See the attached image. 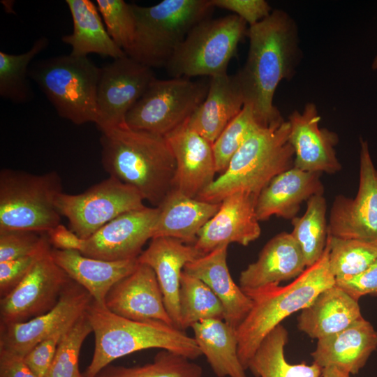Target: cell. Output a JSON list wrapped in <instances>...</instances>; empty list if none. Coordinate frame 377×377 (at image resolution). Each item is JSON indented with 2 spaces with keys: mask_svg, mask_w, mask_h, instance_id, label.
<instances>
[{
  "mask_svg": "<svg viewBox=\"0 0 377 377\" xmlns=\"http://www.w3.org/2000/svg\"><path fill=\"white\" fill-rule=\"evenodd\" d=\"M249 51L244 66L236 73L245 105H249L262 127L284 121L274 105L279 83L293 75L301 59L298 29L286 12L274 9L247 31Z\"/></svg>",
  "mask_w": 377,
  "mask_h": 377,
  "instance_id": "1",
  "label": "cell"
},
{
  "mask_svg": "<svg viewBox=\"0 0 377 377\" xmlns=\"http://www.w3.org/2000/svg\"><path fill=\"white\" fill-rule=\"evenodd\" d=\"M101 163L110 177L158 207L172 188L176 163L165 138L126 125L101 133Z\"/></svg>",
  "mask_w": 377,
  "mask_h": 377,
  "instance_id": "2",
  "label": "cell"
},
{
  "mask_svg": "<svg viewBox=\"0 0 377 377\" xmlns=\"http://www.w3.org/2000/svg\"><path fill=\"white\" fill-rule=\"evenodd\" d=\"M86 314L95 336V348L84 377H96L112 361L149 348L170 350L192 360L202 355L194 338L173 325L130 320L94 300Z\"/></svg>",
  "mask_w": 377,
  "mask_h": 377,
  "instance_id": "3",
  "label": "cell"
},
{
  "mask_svg": "<svg viewBox=\"0 0 377 377\" xmlns=\"http://www.w3.org/2000/svg\"><path fill=\"white\" fill-rule=\"evenodd\" d=\"M329 239L320 259L289 284L243 290L252 300L247 316L237 328L238 356L247 364L264 338L281 322L306 307L323 290L335 283L328 262Z\"/></svg>",
  "mask_w": 377,
  "mask_h": 377,
  "instance_id": "4",
  "label": "cell"
},
{
  "mask_svg": "<svg viewBox=\"0 0 377 377\" xmlns=\"http://www.w3.org/2000/svg\"><path fill=\"white\" fill-rule=\"evenodd\" d=\"M288 121L261 127L251 134L231 158L227 169L198 198L220 203L237 191L258 196L276 175L294 165V151L288 141Z\"/></svg>",
  "mask_w": 377,
  "mask_h": 377,
  "instance_id": "5",
  "label": "cell"
},
{
  "mask_svg": "<svg viewBox=\"0 0 377 377\" xmlns=\"http://www.w3.org/2000/svg\"><path fill=\"white\" fill-rule=\"evenodd\" d=\"M132 8L135 31L126 55L151 68H165L191 30L214 9L211 0H163Z\"/></svg>",
  "mask_w": 377,
  "mask_h": 377,
  "instance_id": "6",
  "label": "cell"
},
{
  "mask_svg": "<svg viewBox=\"0 0 377 377\" xmlns=\"http://www.w3.org/2000/svg\"><path fill=\"white\" fill-rule=\"evenodd\" d=\"M101 74L87 57L61 55L38 61L29 77L38 85L57 114L75 124L98 120L97 90Z\"/></svg>",
  "mask_w": 377,
  "mask_h": 377,
  "instance_id": "7",
  "label": "cell"
},
{
  "mask_svg": "<svg viewBox=\"0 0 377 377\" xmlns=\"http://www.w3.org/2000/svg\"><path fill=\"white\" fill-rule=\"evenodd\" d=\"M62 192L56 171L35 175L2 169L0 172V230H25L47 233L61 223L55 199Z\"/></svg>",
  "mask_w": 377,
  "mask_h": 377,
  "instance_id": "8",
  "label": "cell"
},
{
  "mask_svg": "<svg viewBox=\"0 0 377 377\" xmlns=\"http://www.w3.org/2000/svg\"><path fill=\"white\" fill-rule=\"evenodd\" d=\"M247 24L231 14L207 18L188 34L165 67L172 77H209L228 73L239 43L247 36Z\"/></svg>",
  "mask_w": 377,
  "mask_h": 377,
  "instance_id": "9",
  "label": "cell"
},
{
  "mask_svg": "<svg viewBox=\"0 0 377 377\" xmlns=\"http://www.w3.org/2000/svg\"><path fill=\"white\" fill-rule=\"evenodd\" d=\"M208 89L209 82L186 77L155 78L127 113L125 124L165 136L190 119Z\"/></svg>",
  "mask_w": 377,
  "mask_h": 377,
  "instance_id": "10",
  "label": "cell"
},
{
  "mask_svg": "<svg viewBox=\"0 0 377 377\" xmlns=\"http://www.w3.org/2000/svg\"><path fill=\"white\" fill-rule=\"evenodd\" d=\"M143 201L134 188L109 177L79 194L60 193L55 206L69 228L86 239L118 216L145 207Z\"/></svg>",
  "mask_w": 377,
  "mask_h": 377,
  "instance_id": "11",
  "label": "cell"
},
{
  "mask_svg": "<svg viewBox=\"0 0 377 377\" xmlns=\"http://www.w3.org/2000/svg\"><path fill=\"white\" fill-rule=\"evenodd\" d=\"M328 233L377 245V170L369 144L360 138V183L357 195H337L330 212Z\"/></svg>",
  "mask_w": 377,
  "mask_h": 377,
  "instance_id": "12",
  "label": "cell"
},
{
  "mask_svg": "<svg viewBox=\"0 0 377 377\" xmlns=\"http://www.w3.org/2000/svg\"><path fill=\"white\" fill-rule=\"evenodd\" d=\"M155 78L152 68L127 55L101 68L96 124L101 133L126 126L127 113Z\"/></svg>",
  "mask_w": 377,
  "mask_h": 377,
  "instance_id": "13",
  "label": "cell"
},
{
  "mask_svg": "<svg viewBox=\"0 0 377 377\" xmlns=\"http://www.w3.org/2000/svg\"><path fill=\"white\" fill-rule=\"evenodd\" d=\"M52 249L23 280L1 298L0 325L22 323L50 311L72 279L56 263Z\"/></svg>",
  "mask_w": 377,
  "mask_h": 377,
  "instance_id": "14",
  "label": "cell"
},
{
  "mask_svg": "<svg viewBox=\"0 0 377 377\" xmlns=\"http://www.w3.org/2000/svg\"><path fill=\"white\" fill-rule=\"evenodd\" d=\"M93 300L73 280L48 312L22 323L0 325V348L24 357L38 343L76 321Z\"/></svg>",
  "mask_w": 377,
  "mask_h": 377,
  "instance_id": "15",
  "label": "cell"
},
{
  "mask_svg": "<svg viewBox=\"0 0 377 377\" xmlns=\"http://www.w3.org/2000/svg\"><path fill=\"white\" fill-rule=\"evenodd\" d=\"M158 216L157 207L125 212L84 239L80 253L109 261L138 258L149 239H152Z\"/></svg>",
  "mask_w": 377,
  "mask_h": 377,
  "instance_id": "16",
  "label": "cell"
},
{
  "mask_svg": "<svg viewBox=\"0 0 377 377\" xmlns=\"http://www.w3.org/2000/svg\"><path fill=\"white\" fill-rule=\"evenodd\" d=\"M257 197L247 191H237L223 199L214 216L198 233L194 246L202 254L237 243L247 246L261 233L256 212Z\"/></svg>",
  "mask_w": 377,
  "mask_h": 377,
  "instance_id": "17",
  "label": "cell"
},
{
  "mask_svg": "<svg viewBox=\"0 0 377 377\" xmlns=\"http://www.w3.org/2000/svg\"><path fill=\"white\" fill-rule=\"evenodd\" d=\"M288 141L294 151L293 167L311 172L335 173L341 168L335 146V132L320 128V117L316 105L307 103L302 112L293 111L288 116Z\"/></svg>",
  "mask_w": 377,
  "mask_h": 377,
  "instance_id": "18",
  "label": "cell"
},
{
  "mask_svg": "<svg viewBox=\"0 0 377 377\" xmlns=\"http://www.w3.org/2000/svg\"><path fill=\"white\" fill-rule=\"evenodd\" d=\"M164 137L176 163L172 189L198 198L215 180L212 144L190 127L188 121Z\"/></svg>",
  "mask_w": 377,
  "mask_h": 377,
  "instance_id": "19",
  "label": "cell"
},
{
  "mask_svg": "<svg viewBox=\"0 0 377 377\" xmlns=\"http://www.w3.org/2000/svg\"><path fill=\"white\" fill-rule=\"evenodd\" d=\"M105 305L111 312L130 320L173 325L154 271L140 262L132 273L112 287Z\"/></svg>",
  "mask_w": 377,
  "mask_h": 377,
  "instance_id": "20",
  "label": "cell"
},
{
  "mask_svg": "<svg viewBox=\"0 0 377 377\" xmlns=\"http://www.w3.org/2000/svg\"><path fill=\"white\" fill-rule=\"evenodd\" d=\"M202 256L193 244L168 237L151 239L138 261L154 271L161 289L165 309L173 325L180 330L179 293L184 266Z\"/></svg>",
  "mask_w": 377,
  "mask_h": 377,
  "instance_id": "21",
  "label": "cell"
},
{
  "mask_svg": "<svg viewBox=\"0 0 377 377\" xmlns=\"http://www.w3.org/2000/svg\"><path fill=\"white\" fill-rule=\"evenodd\" d=\"M306 268L303 253L290 233L282 232L264 246L256 261L239 275L242 290H251L295 279Z\"/></svg>",
  "mask_w": 377,
  "mask_h": 377,
  "instance_id": "22",
  "label": "cell"
},
{
  "mask_svg": "<svg viewBox=\"0 0 377 377\" xmlns=\"http://www.w3.org/2000/svg\"><path fill=\"white\" fill-rule=\"evenodd\" d=\"M320 175L293 167L274 177L257 197L256 212L259 221L272 216L295 217L302 203L323 195Z\"/></svg>",
  "mask_w": 377,
  "mask_h": 377,
  "instance_id": "23",
  "label": "cell"
},
{
  "mask_svg": "<svg viewBox=\"0 0 377 377\" xmlns=\"http://www.w3.org/2000/svg\"><path fill=\"white\" fill-rule=\"evenodd\" d=\"M228 246H223L187 263L184 272L206 283L220 300L224 320L237 328L249 313L253 302L233 281L227 264Z\"/></svg>",
  "mask_w": 377,
  "mask_h": 377,
  "instance_id": "24",
  "label": "cell"
},
{
  "mask_svg": "<svg viewBox=\"0 0 377 377\" xmlns=\"http://www.w3.org/2000/svg\"><path fill=\"white\" fill-rule=\"evenodd\" d=\"M376 348L377 331L362 318L346 329L318 340L311 356L322 369L332 366L355 375Z\"/></svg>",
  "mask_w": 377,
  "mask_h": 377,
  "instance_id": "25",
  "label": "cell"
},
{
  "mask_svg": "<svg viewBox=\"0 0 377 377\" xmlns=\"http://www.w3.org/2000/svg\"><path fill=\"white\" fill-rule=\"evenodd\" d=\"M207 96L188 124L212 144L245 105L244 94L235 74L209 77Z\"/></svg>",
  "mask_w": 377,
  "mask_h": 377,
  "instance_id": "26",
  "label": "cell"
},
{
  "mask_svg": "<svg viewBox=\"0 0 377 377\" xmlns=\"http://www.w3.org/2000/svg\"><path fill=\"white\" fill-rule=\"evenodd\" d=\"M56 263L75 283L83 287L100 304L112 287L132 273L139 264L138 258L109 261L90 258L78 251L52 249Z\"/></svg>",
  "mask_w": 377,
  "mask_h": 377,
  "instance_id": "27",
  "label": "cell"
},
{
  "mask_svg": "<svg viewBox=\"0 0 377 377\" xmlns=\"http://www.w3.org/2000/svg\"><path fill=\"white\" fill-rule=\"evenodd\" d=\"M172 189L157 207L158 216L153 237H168L194 244L199 232L220 207Z\"/></svg>",
  "mask_w": 377,
  "mask_h": 377,
  "instance_id": "28",
  "label": "cell"
},
{
  "mask_svg": "<svg viewBox=\"0 0 377 377\" xmlns=\"http://www.w3.org/2000/svg\"><path fill=\"white\" fill-rule=\"evenodd\" d=\"M358 302L335 285L320 292L297 319L298 329L318 340L336 334L362 318Z\"/></svg>",
  "mask_w": 377,
  "mask_h": 377,
  "instance_id": "29",
  "label": "cell"
},
{
  "mask_svg": "<svg viewBox=\"0 0 377 377\" xmlns=\"http://www.w3.org/2000/svg\"><path fill=\"white\" fill-rule=\"evenodd\" d=\"M66 3L72 16L73 29L71 34L63 36L61 40L71 46V55L87 57L93 53L114 59L126 56L110 36L92 1L66 0Z\"/></svg>",
  "mask_w": 377,
  "mask_h": 377,
  "instance_id": "30",
  "label": "cell"
},
{
  "mask_svg": "<svg viewBox=\"0 0 377 377\" xmlns=\"http://www.w3.org/2000/svg\"><path fill=\"white\" fill-rule=\"evenodd\" d=\"M201 353L218 377H246L238 356L237 330L222 319H207L191 326Z\"/></svg>",
  "mask_w": 377,
  "mask_h": 377,
  "instance_id": "31",
  "label": "cell"
},
{
  "mask_svg": "<svg viewBox=\"0 0 377 377\" xmlns=\"http://www.w3.org/2000/svg\"><path fill=\"white\" fill-rule=\"evenodd\" d=\"M288 341V332L279 325L262 341L248 362L256 377H322L323 369L313 362L290 364L287 362L284 348Z\"/></svg>",
  "mask_w": 377,
  "mask_h": 377,
  "instance_id": "32",
  "label": "cell"
},
{
  "mask_svg": "<svg viewBox=\"0 0 377 377\" xmlns=\"http://www.w3.org/2000/svg\"><path fill=\"white\" fill-rule=\"evenodd\" d=\"M327 204L323 195H316L306 202V209L301 217L292 219L290 233L299 245L306 267L316 263L324 253L328 239L326 218Z\"/></svg>",
  "mask_w": 377,
  "mask_h": 377,
  "instance_id": "33",
  "label": "cell"
},
{
  "mask_svg": "<svg viewBox=\"0 0 377 377\" xmlns=\"http://www.w3.org/2000/svg\"><path fill=\"white\" fill-rule=\"evenodd\" d=\"M180 330L207 319L224 320V310L219 298L200 279L183 271L179 293Z\"/></svg>",
  "mask_w": 377,
  "mask_h": 377,
  "instance_id": "34",
  "label": "cell"
},
{
  "mask_svg": "<svg viewBox=\"0 0 377 377\" xmlns=\"http://www.w3.org/2000/svg\"><path fill=\"white\" fill-rule=\"evenodd\" d=\"M47 38H38L31 47L20 54L0 51V96L15 103H24L32 98L27 79L31 61L48 45Z\"/></svg>",
  "mask_w": 377,
  "mask_h": 377,
  "instance_id": "35",
  "label": "cell"
},
{
  "mask_svg": "<svg viewBox=\"0 0 377 377\" xmlns=\"http://www.w3.org/2000/svg\"><path fill=\"white\" fill-rule=\"evenodd\" d=\"M202 367L178 353L161 350L154 360L135 367H107L96 377H202Z\"/></svg>",
  "mask_w": 377,
  "mask_h": 377,
  "instance_id": "36",
  "label": "cell"
},
{
  "mask_svg": "<svg viewBox=\"0 0 377 377\" xmlns=\"http://www.w3.org/2000/svg\"><path fill=\"white\" fill-rule=\"evenodd\" d=\"M329 267L335 279L357 274L377 260V245L328 235Z\"/></svg>",
  "mask_w": 377,
  "mask_h": 377,
  "instance_id": "37",
  "label": "cell"
},
{
  "mask_svg": "<svg viewBox=\"0 0 377 377\" xmlns=\"http://www.w3.org/2000/svg\"><path fill=\"white\" fill-rule=\"evenodd\" d=\"M91 332L85 312L63 333L46 377H84L79 370V355L85 338Z\"/></svg>",
  "mask_w": 377,
  "mask_h": 377,
  "instance_id": "38",
  "label": "cell"
},
{
  "mask_svg": "<svg viewBox=\"0 0 377 377\" xmlns=\"http://www.w3.org/2000/svg\"><path fill=\"white\" fill-rule=\"evenodd\" d=\"M262 126L251 108L244 105L241 112L227 125L212 144L216 173L222 174L237 151L256 130Z\"/></svg>",
  "mask_w": 377,
  "mask_h": 377,
  "instance_id": "39",
  "label": "cell"
},
{
  "mask_svg": "<svg viewBox=\"0 0 377 377\" xmlns=\"http://www.w3.org/2000/svg\"><path fill=\"white\" fill-rule=\"evenodd\" d=\"M96 4L110 36L126 54L135 31L132 3L123 0H97Z\"/></svg>",
  "mask_w": 377,
  "mask_h": 377,
  "instance_id": "40",
  "label": "cell"
},
{
  "mask_svg": "<svg viewBox=\"0 0 377 377\" xmlns=\"http://www.w3.org/2000/svg\"><path fill=\"white\" fill-rule=\"evenodd\" d=\"M50 246L47 233L25 230H1L0 263L31 255Z\"/></svg>",
  "mask_w": 377,
  "mask_h": 377,
  "instance_id": "41",
  "label": "cell"
},
{
  "mask_svg": "<svg viewBox=\"0 0 377 377\" xmlns=\"http://www.w3.org/2000/svg\"><path fill=\"white\" fill-rule=\"evenodd\" d=\"M52 248L36 253L0 263V295L5 297L27 275L36 262Z\"/></svg>",
  "mask_w": 377,
  "mask_h": 377,
  "instance_id": "42",
  "label": "cell"
},
{
  "mask_svg": "<svg viewBox=\"0 0 377 377\" xmlns=\"http://www.w3.org/2000/svg\"><path fill=\"white\" fill-rule=\"evenodd\" d=\"M215 8L229 10L249 27L267 17L273 10L265 0H211Z\"/></svg>",
  "mask_w": 377,
  "mask_h": 377,
  "instance_id": "43",
  "label": "cell"
},
{
  "mask_svg": "<svg viewBox=\"0 0 377 377\" xmlns=\"http://www.w3.org/2000/svg\"><path fill=\"white\" fill-rule=\"evenodd\" d=\"M68 327L56 332L38 343L24 357L27 365L38 377H46L61 337Z\"/></svg>",
  "mask_w": 377,
  "mask_h": 377,
  "instance_id": "44",
  "label": "cell"
},
{
  "mask_svg": "<svg viewBox=\"0 0 377 377\" xmlns=\"http://www.w3.org/2000/svg\"><path fill=\"white\" fill-rule=\"evenodd\" d=\"M334 285L357 302L366 295L377 297V260L357 274L335 279Z\"/></svg>",
  "mask_w": 377,
  "mask_h": 377,
  "instance_id": "45",
  "label": "cell"
},
{
  "mask_svg": "<svg viewBox=\"0 0 377 377\" xmlns=\"http://www.w3.org/2000/svg\"><path fill=\"white\" fill-rule=\"evenodd\" d=\"M0 377H38L22 355L0 348Z\"/></svg>",
  "mask_w": 377,
  "mask_h": 377,
  "instance_id": "46",
  "label": "cell"
},
{
  "mask_svg": "<svg viewBox=\"0 0 377 377\" xmlns=\"http://www.w3.org/2000/svg\"><path fill=\"white\" fill-rule=\"evenodd\" d=\"M49 242L56 249L81 251L84 239L80 238L70 228L61 223L57 226L47 233Z\"/></svg>",
  "mask_w": 377,
  "mask_h": 377,
  "instance_id": "47",
  "label": "cell"
},
{
  "mask_svg": "<svg viewBox=\"0 0 377 377\" xmlns=\"http://www.w3.org/2000/svg\"><path fill=\"white\" fill-rule=\"evenodd\" d=\"M350 375L347 371L332 366L322 370V377H350Z\"/></svg>",
  "mask_w": 377,
  "mask_h": 377,
  "instance_id": "48",
  "label": "cell"
},
{
  "mask_svg": "<svg viewBox=\"0 0 377 377\" xmlns=\"http://www.w3.org/2000/svg\"><path fill=\"white\" fill-rule=\"evenodd\" d=\"M371 68L373 70H377V55L375 57L372 62Z\"/></svg>",
  "mask_w": 377,
  "mask_h": 377,
  "instance_id": "49",
  "label": "cell"
}]
</instances>
